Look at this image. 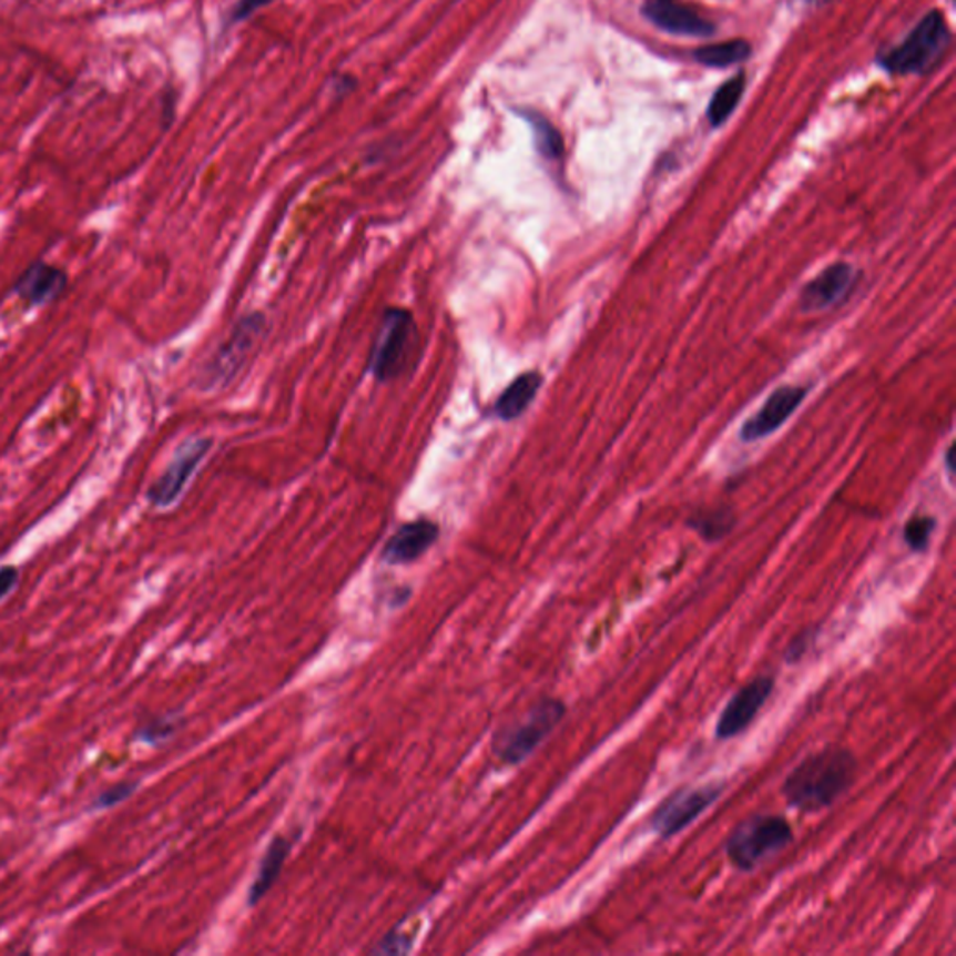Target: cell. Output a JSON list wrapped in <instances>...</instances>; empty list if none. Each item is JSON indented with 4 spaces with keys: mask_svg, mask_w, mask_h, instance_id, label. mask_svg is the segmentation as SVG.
I'll list each match as a JSON object with an SVG mask.
<instances>
[{
    "mask_svg": "<svg viewBox=\"0 0 956 956\" xmlns=\"http://www.w3.org/2000/svg\"><path fill=\"white\" fill-rule=\"evenodd\" d=\"M414 319L404 308L385 311L379 324L378 338L370 354V373L378 382H389L396 378L408 359L409 343H411Z\"/></svg>",
    "mask_w": 956,
    "mask_h": 956,
    "instance_id": "cell-7",
    "label": "cell"
},
{
    "mask_svg": "<svg viewBox=\"0 0 956 956\" xmlns=\"http://www.w3.org/2000/svg\"><path fill=\"white\" fill-rule=\"evenodd\" d=\"M180 725H182V718H177V715H157L154 720L146 721L144 725L139 726L133 736H135L136 742L155 747V745L169 742L176 734Z\"/></svg>",
    "mask_w": 956,
    "mask_h": 956,
    "instance_id": "cell-20",
    "label": "cell"
},
{
    "mask_svg": "<svg viewBox=\"0 0 956 956\" xmlns=\"http://www.w3.org/2000/svg\"><path fill=\"white\" fill-rule=\"evenodd\" d=\"M296 843V838L286 837V835H277L273 838L264 857H262L258 873L254 876L253 884L248 887L247 903L248 906H256L262 898L266 897L267 892L275 886L278 876L283 873L284 863L288 860L292 846Z\"/></svg>",
    "mask_w": 956,
    "mask_h": 956,
    "instance_id": "cell-15",
    "label": "cell"
},
{
    "mask_svg": "<svg viewBox=\"0 0 956 956\" xmlns=\"http://www.w3.org/2000/svg\"><path fill=\"white\" fill-rule=\"evenodd\" d=\"M411 950V939L398 930H390L387 936L379 939L378 945L370 949L373 955H406Z\"/></svg>",
    "mask_w": 956,
    "mask_h": 956,
    "instance_id": "cell-24",
    "label": "cell"
},
{
    "mask_svg": "<svg viewBox=\"0 0 956 956\" xmlns=\"http://www.w3.org/2000/svg\"><path fill=\"white\" fill-rule=\"evenodd\" d=\"M565 715L567 704L559 699H542L529 710L523 721H518L497 734L494 742L496 755L505 764H521L556 731Z\"/></svg>",
    "mask_w": 956,
    "mask_h": 956,
    "instance_id": "cell-3",
    "label": "cell"
},
{
    "mask_svg": "<svg viewBox=\"0 0 956 956\" xmlns=\"http://www.w3.org/2000/svg\"><path fill=\"white\" fill-rule=\"evenodd\" d=\"M734 513L729 508H715L709 512H701L693 516L688 526L693 531L699 532L706 542H720L729 532L734 529Z\"/></svg>",
    "mask_w": 956,
    "mask_h": 956,
    "instance_id": "cell-17",
    "label": "cell"
},
{
    "mask_svg": "<svg viewBox=\"0 0 956 956\" xmlns=\"http://www.w3.org/2000/svg\"><path fill=\"white\" fill-rule=\"evenodd\" d=\"M813 635H815V632L805 630V632L800 633L797 638L792 639L791 644H789L785 650V660L789 661V663H796V661L802 660L805 652H807L808 644L813 641Z\"/></svg>",
    "mask_w": 956,
    "mask_h": 956,
    "instance_id": "cell-26",
    "label": "cell"
},
{
    "mask_svg": "<svg viewBox=\"0 0 956 956\" xmlns=\"http://www.w3.org/2000/svg\"><path fill=\"white\" fill-rule=\"evenodd\" d=\"M947 43L949 29L944 16L939 12L928 13L901 43V48L893 49L892 53L884 57V65L898 75L923 73L944 54Z\"/></svg>",
    "mask_w": 956,
    "mask_h": 956,
    "instance_id": "cell-4",
    "label": "cell"
},
{
    "mask_svg": "<svg viewBox=\"0 0 956 956\" xmlns=\"http://www.w3.org/2000/svg\"><path fill=\"white\" fill-rule=\"evenodd\" d=\"M857 761L854 753L830 745L805 756L781 786L791 807L802 813H818L832 807L854 785Z\"/></svg>",
    "mask_w": 956,
    "mask_h": 956,
    "instance_id": "cell-1",
    "label": "cell"
},
{
    "mask_svg": "<svg viewBox=\"0 0 956 956\" xmlns=\"http://www.w3.org/2000/svg\"><path fill=\"white\" fill-rule=\"evenodd\" d=\"M542 376L538 373L521 374L513 379L512 384L508 385L497 398L496 408H494L497 417L502 420H513L526 414L542 387Z\"/></svg>",
    "mask_w": 956,
    "mask_h": 956,
    "instance_id": "cell-16",
    "label": "cell"
},
{
    "mask_svg": "<svg viewBox=\"0 0 956 956\" xmlns=\"http://www.w3.org/2000/svg\"><path fill=\"white\" fill-rule=\"evenodd\" d=\"M529 122H531L532 130H535L538 152L546 160H559L562 155V150H565L559 131L549 124L548 120L540 119V116H532V119L529 116Z\"/></svg>",
    "mask_w": 956,
    "mask_h": 956,
    "instance_id": "cell-21",
    "label": "cell"
},
{
    "mask_svg": "<svg viewBox=\"0 0 956 956\" xmlns=\"http://www.w3.org/2000/svg\"><path fill=\"white\" fill-rule=\"evenodd\" d=\"M805 396H807V389L797 385H783L780 389H775L767 396L764 406L751 419L745 420L740 430L742 441L753 444L756 439L774 434L802 406Z\"/></svg>",
    "mask_w": 956,
    "mask_h": 956,
    "instance_id": "cell-10",
    "label": "cell"
},
{
    "mask_svg": "<svg viewBox=\"0 0 956 956\" xmlns=\"http://www.w3.org/2000/svg\"><path fill=\"white\" fill-rule=\"evenodd\" d=\"M19 583V568L16 567H2L0 568V602L2 600H7L13 591H16V587Z\"/></svg>",
    "mask_w": 956,
    "mask_h": 956,
    "instance_id": "cell-27",
    "label": "cell"
},
{
    "mask_svg": "<svg viewBox=\"0 0 956 956\" xmlns=\"http://www.w3.org/2000/svg\"><path fill=\"white\" fill-rule=\"evenodd\" d=\"M745 79H732L729 83L723 84L714 98L710 101L709 119L714 125H720L731 116L732 111L739 105L740 98L744 94Z\"/></svg>",
    "mask_w": 956,
    "mask_h": 956,
    "instance_id": "cell-19",
    "label": "cell"
},
{
    "mask_svg": "<svg viewBox=\"0 0 956 956\" xmlns=\"http://www.w3.org/2000/svg\"><path fill=\"white\" fill-rule=\"evenodd\" d=\"M136 789H139V781H120L116 785L101 792L100 796L92 802V808L100 811V808H111L119 803L128 802L135 794Z\"/></svg>",
    "mask_w": 956,
    "mask_h": 956,
    "instance_id": "cell-23",
    "label": "cell"
},
{
    "mask_svg": "<svg viewBox=\"0 0 956 956\" xmlns=\"http://www.w3.org/2000/svg\"><path fill=\"white\" fill-rule=\"evenodd\" d=\"M643 13L660 29L674 34L710 35L714 34V24L699 18L690 8L680 7L673 0H652L643 8Z\"/></svg>",
    "mask_w": 956,
    "mask_h": 956,
    "instance_id": "cell-14",
    "label": "cell"
},
{
    "mask_svg": "<svg viewBox=\"0 0 956 956\" xmlns=\"http://www.w3.org/2000/svg\"><path fill=\"white\" fill-rule=\"evenodd\" d=\"M212 449V439L199 437L177 447L165 471L150 486L149 501L157 508L172 507L182 497L191 478Z\"/></svg>",
    "mask_w": 956,
    "mask_h": 956,
    "instance_id": "cell-8",
    "label": "cell"
},
{
    "mask_svg": "<svg viewBox=\"0 0 956 956\" xmlns=\"http://www.w3.org/2000/svg\"><path fill=\"white\" fill-rule=\"evenodd\" d=\"M439 527L430 520H415L396 529L385 543L382 559L387 565H409L425 556L436 543Z\"/></svg>",
    "mask_w": 956,
    "mask_h": 956,
    "instance_id": "cell-13",
    "label": "cell"
},
{
    "mask_svg": "<svg viewBox=\"0 0 956 956\" xmlns=\"http://www.w3.org/2000/svg\"><path fill=\"white\" fill-rule=\"evenodd\" d=\"M262 329H264V316L261 314H253V316L243 318L236 325L231 338L217 349V354L213 355L212 359L207 360L202 368L201 376H199V385L202 389L217 390L231 384L245 365L254 344L262 337Z\"/></svg>",
    "mask_w": 956,
    "mask_h": 956,
    "instance_id": "cell-5",
    "label": "cell"
},
{
    "mask_svg": "<svg viewBox=\"0 0 956 956\" xmlns=\"http://www.w3.org/2000/svg\"><path fill=\"white\" fill-rule=\"evenodd\" d=\"M854 281H856L854 267L846 262H835L832 266H827L821 275H816L811 283L803 286L802 294H800V307L807 313L833 307L851 294Z\"/></svg>",
    "mask_w": 956,
    "mask_h": 956,
    "instance_id": "cell-11",
    "label": "cell"
},
{
    "mask_svg": "<svg viewBox=\"0 0 956 956\" xmlns=\"http://www.w3.org/2000/svg\"><path fill=\"white\" fill-rule=\"evenodd\" d=\"M723 791H725V783L714 781L706 785L673 792L660 807L655 808L654 815L650 818V826L661 838L674 837L706 813L723 796Z\"/></svg>",
    "mask_w": 956,
    "mask_h": 956,
    "instance_id": "cell-6",
    "label": "cell"
},
{
    "mask_svg": "<svg viewBox=\"0 0 956 956\" xmlns=\"http://www.w3.org/2000/svg\"><path fill=\"white\" fill-rule=\"evenodd\" d=\"M352 87H354V79L346 78V75H338V78L335 79V87L330 90L338 95L340 92H349Z\"/></svg>",
    "mask_w": 956,
    "mask_h": 956,
    "instance_id": "cell-28",
    "label": "cell"
},
{
    "mask_svg": "<svg viewBox=\"0 0 956 956\" xmlns=\"http://www.w3.org/2000/svg\"><path fill=\"white\" fill-rule=\"evenodd\" d=\"M68 286V273L48 262H34L19 275L13 292L30 307H43L59 299Z\"/></svg>",
    "mask_w": 956,
    "mask_h": 956,
    "instance_id": "cell-12",
    "label": "cell"
},
{
    "mask_svg": "<svg viewBox=\"0 0 956 956\" xmlns=\"http://www.w3.org/2000/svg\"><path fill=\"white\" fill-rule=\"evenodd\" d=\"M936 529V520L930 516H915L904 526V542L908 543L912 551L922 553L928 548L930 537Z\"/></svg>",
    "mask_w": 956,
    "mask_h": 956,
    "instance_id": "cell-22",
    "label": "cell"
},
{
    "mask_svg": "<svg viewBox=\"0 0 956 956\" xmlns=\"http://www.w3.org/2000/svg\"><path fill=\"white\" fill-rule=\"evenodd\" d=\"M272 2L273 0H237L228 13V19H231V23H240L243 19L251 18L256 10H261Z\"/></svg>",
    "mask_w": 956,
    "mask_h": 956,
    "instance_id": "cell-25",
    "label": "cell"
},
{
    "mask_svg": "<svg viewBox=\"0 0 956 956\" xmlns=\"http://www.w3.org/2000/svg\"><path fill=\"white\" fill-rule=\"evenodd\" d=\"M750 53V43L734 40V42H723L720 45L699 49L695 51V59L701 64L710 65V68H726V65L736 64V62L747 59Z\"/></svg>",
    "mask_w": 956,
    "mask_h": 956,
    "instance_id": "cell-18",
    "label": "cell"
},
{
    "mask_svg": "<svg viewBox=\"0 0 956 956\" xmlns=\"http://www.w3.org/2000/svg\"><path fill=\"white\" fill-rule=\"evenodd\" d=\"M794 830L781 815H753L740 822L726 837L729 862L744 873H751L791 846Z\"/></svg>",
    "mask_w": 956,
    "mask_h": 956,
    "instance_id": "cell-2",
    "label": "cell"
},
{
    "mask_svg": "<svg viewBox=\"0 0 956 956\" xmlns=\"http://www.w3.org/2000/svg\"><path fill=\"white\" fill-rule=\"evenodd\" d=\"M774 688L775 680L766 674H761L742 685L721 712L715 725V739L731 740L740 736L764 709L767 699L774 693Z\"/></svg>",
    "mask_w": 956,
    "mask_h": 956,
    "instance_id": "cell-9",
    "label": "cell"
}]
</instances>
